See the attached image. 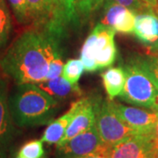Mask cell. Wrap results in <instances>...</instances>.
<instances>
[{
	"label": "cell",
	"mask_w": 158,
	"mask_h": 158,
	"mask_svg": "<svg viewBox=\"0 0 158 158\" xmlns=\"http://www.w3.org/2000/svg\"><path fill=\"white\" fill-rule=\"evenodd\" d=\"M62 39L43 28L24 32L0 58V69L16 85L45 82Z\"/></svg>",
	"instance_id": "obj_1"
},
{
	"label": "cell",
	"mask_w": 158,
	"mask_h": 158,
	"mask_svg": "<svg viewBox=\"0 0 158 158\" xmlns=\"http://www.w3.org/2000/svg\"><path fill=\"white\" fill-rule=\"evenodd\" d=\"M8 105L18 127L48 125L61 109L59 100L36 84L16 85L8 97Z\"/></svg>",
	"instance_id": "obj_2"
},
{
	"label": "cell",
	"mask_w": 158,
	"mask_h": 158,
	"mask_svg": "<svg viewBox=\"0 0 158 158\" xmlns=\"http://www.w3.org/2000/svg\"><path fill=\"white\" fill-rule=\"evenodd\" d=\"M123 69L126 83L119 98L127 104L158 112V85L140 57L130 59Z\"/></svg>",
	"instance_id": "obj_3"
},
{
	"label": "cell",
	"mask_w": 158,
	"mask_h": 158,
	"mask_svg": "<svg viewBox=\"0 0 158 158\" xmlns=\"http://www.w3.org/2000/svg\"><path fill=\"white\" fill-rule=\"evenodd\" d=\"M96 127L103 141L113 147L127 136L138 134L117 115L111 99L97 97Z\"/></svg>",
	"instance_id": "obj_4"
},
{
	"label": "cell",
	"mask_w": 158,
	"mask_h": 158,
	"mask_svg": "<svg viewBox=\"0 0 158 158\" xmlns=\"http://www.w3.org/2000/svg\"><path fill=\"white\" fill-rule=\"evenodd\" d=\"M110 148L101 139L95 125L65 143L56 145V158H76L93 154L109 156Z\"/></svg>",
	"instance_id": "obj_5"
},
{
	"label": "cell",
	"mask_w": 158,
	"mask_h": 158,
	"mask_svg": "<svg viewBox=\"0 0 158 158\" xmlns=\"http://www.w3.org/2000/svg\"><path fill=\"white\" fill-rule=\"evenodd\" d=\"M115 31L102 23L98 24L85 41L81 50V61L87 72L98 70L96 63L97 54L114 41Z\"/></svg>",
	"instance_id": "obj_6"
},
{
	"label": "cell",
	"mask_w": 158,
	"mask_h": 158,
	"mask_svg": "<svg viewBox=\"0 0 158 158\" xmlns=\"http://www.w3.org/2000/svg\"><path fill=\"white\" fill-rule=\"evenodd\" d=\"M112 105L118 117L138 134L154 135L158 118L157 112L127 106L113 100Z\"/></svg>",
	"instance_id": "obj_7"
},
{
	"label": "cell",
	"mask_w": 158,
	"mask_h": 158,
	"mask_svg": "<svg viewBox=\"0 0 158 158\" xmlns=\"http://www.w3.org/2000/svg\"><path fill=\"white\" fill-rule=\"evenodd\" d=\"M155 149L154 135L135 134L118 141L109 151L110 158H143Z\"/></svg>",
	"instance_id": "obj_8"
},
{
	"label": "cell",
	"mask_w": 158,
	"mask_h": 158,
	"mask_svg": "<svg viewBox=\"0 0 158 158\" xmlns=\"http://www.w3.org/2000/svg\"><path fill=\"white\" fill-rule=\"evenodd\" d=\"M52 19L42 28L63 37L66 28L78 21V0H52Z\"/></svg>",
	"instance_id": "obj_9"
},
{
	"label": "cell",
	"mask_w": 158,
	"mask_h": 158,
	"mask_svg": "<svg viewBox=\"0 0 158 158\" xmlns=\"http://www.w3.org/2000/svg\"><path fill=\"white\" fill-rule=\"evenodd\" d=\"M104 17L102 24L110 27L118 33L134 34L136 12L115 3L104 4Z\"/></svg>",
	"instance_id": "obj_10"
},
{
	"label": "cell",
	"mask_w": 158,
	"mask_h": 158,
	"mask_svg": "<svg viewBox=\"0 0 158 158\" xmlns=\"http://www.w3.org/2000/svg\"><path fill=\"white\" fill-rule=\"evenodd\" d=\"M96 98H85V104L75 115L69 125L66 133L61 141L56 145H61L69 141L79 134L91 128L96 123Z\"/></svg>",
	"instance_id": "obj_11"
},
{
	"label": "cell",
	"mask_w": 158,
	"mask_h": 158,
	"mask_svg": "<svg viewBox=\"0 0 158 158\" xmlns=\"http://www.w3.org/2000/svg\"><path fill=\"white\" fill-rule=\"evenodd\" d=\"M15 126L8 105L6 84L0 80V155L3 156L16 136Z\"/></svg>",
	"instance_id": "obj_12"
},
{
	"label": "cell",
	"mask_w": 158,
	"mask_h": 158,
	"mask_svg": "<svg viewBox=\"0 0 158 158\" xmlns=\"http://www.w3.org/2000/svg\"><path fill=\"white\" fill-rule=\"evenodd\" d=\"M134 34L149 50L158 55V16L154 11L150 10L136 15Z\"/></svg>",
	"instance_id": "obj_13"
},
{
	"label": "cell",
	"mask_w": 158,
	"mask_h": 158,
	"mask_svg": "<svg viewBox=\"0 0 158 158\" xmlns=\"http://www.w3.org/2000/svg\"><path fill=\"white\" fill-rule=\"evenodd\" d=\"M85 101V98L73 102L67 113L59 117L57 119H54L48 124L40 140L43 142L48 143V145L58 144L65 135L69 125L70 124L75 115L78 113L79 110L83 106Z\"/></svg>",
	"instance_id": "obj_14"
},
{
	"label": "cell",
	"mask_w": 158,
	"mask_h": 158,
	"mask_svg": "<svg viewBox=\"0 0 158 158\" xmlns=\"http://www.w3.org/2000/svg\"><path fill=\"white\" fill-rule=\"evenodd\" d=\"M36 85H39L42 90L48 92L50 96L61 101L71 97L80 96L82 94V90H80L77 84L71 85L62 76L56 79L45 81Z\"/></svg>",
	"instance_id": "obj_15"
},
{
	"label": "cell",
	"mask_w": 158,
	"mask_h": 158,
	"mask_svg": "<svg viewBox=\"0 0 158 158\" xmlns=\"http://www.w3.org/2000/svg\"><path fill=\"white\" fill-rule=\"evenodd\" d=\"M103 85L108 95V98L113 100L118 97L124 90L126 83V73L121 67L111 68L101 73Z\"/></svg>",
	"instance_id": "obj_16"
},
{
	"label": "cell",
	"mask_w": 158,
	"mask_h": 158,
	"mask_svg": "<svg viewBox=\"0 0 158 158\" xmlns=\"http://www.w3.org/2000/svg\"><path fill=\"white\" fill-rule=\"evenodd\" d=\"M31 22L38 27H43L50 22L53 14L52 0H27Z\"/></svg>",
	"instance_id": "obj_17"
},
{
	"label": "cell",
	"mask_w": 158,
	"mask_h": 158,
	"mask_svg": "<svg viewBox=\"0 0 158 158\" xmlns=\"http://www.w3.org/2000/svg\"><path fill=\"white\" fill-rule=\"evenodd\" d=\"M12 30L10 11L5 0H0V51L6 48Z\"/></svg>",
	"instance_id": "obj_18"
},
{
	"label": "cell",
	"mask_w": 158,
	"mask_h": 158,
	"mask_svg": "<svg viewBox=\"0 0 158 158\" xmlns=\"http://www.w3.org/2000/svg\"><path fill=\"white\" fill-rule=\"evenodd\" d=\"M84 69L85 66L81 59H70L63 66L62 77L71 85H77Z\"/></svg>",
	"instance_id": "obj_19"
},
{
	"label": "cell",
	"mask_w": 158,
	"mask_h": 158,
	"mask_svg": "<svg viewBox=\"0 0 158 158\" xmlns=\"http://www.w3.org/2000/svg\"><path fill=\"white\" fill-rule=\"evenodd\" d=\"M21 158H46V153L41 140H32L24 143L17 151Z\"/></svg>",
	"instance_id": "obj_20"
},
{
	"label": "cell",
	"mask_w": 158,
	"mask_h": 158,
	"mask_svg": "<svg viewBox=\"0 0 158 158\" xmlns=\"http://www.w3.org/2000/svg\"><path fill=\"white\" fill-rule=\"evenodd\" d=\"M117 57V48L115 41L109 43L106 48L100 50L96 56V63L98 69L108 68L113 65Z\"/></svg>",
	"instance_id": "obj_21"
},
{
	"label": "cell",
	"mask_w": 158,
	"mask_h": 158,
	"mask_svg": "<svg viewBox=\"0 0 158 158\" xmlns=\"http://www.w3.org/2000/svg\"><path fill=\"white\" fill-rule=\"evenodd\" d=\"M8 2L18 22L22 25L31 22L27 0H8Z\"/></svg>",
	"instance_id": "obj_22"
},
{
	"label": "cell",
	"mask_w": 158,
	"mask_h": 158,
	"mask_svg": "<svg viewBox=\"0 0 158 158\" xmlns=\"http://www.w3.org/2000/svg\"><path fill=\"white\" fill-rule=\"evenodd\" d=\"M105 0H82L78 5V12L80 16L89 17L104 5Z\"/></svg>",
	"instance_id": "obj_23"
},
{
	"label": "cell",
	"mask_w": 158,
	"mask_h": 158,
	"mask_svg": "<svg viewBox=\"0 0 158 158\" xmlns=\"http://www.w3.org/2000/svg\"><path fill=\"white\" fill-rule=\"evenodd\" d=\"M115 3L120 6H124L127 9H130L132 11H135L136 13L138 11H144L152 10L145 3H143L141 0H105V3ZM153 11V10H152Z\"/></svg>",
	"instance_id": "obj_24"
},
{
	"label": "cell",
	"mask_w": 158,
	"mask_h": 158,
	"mask_svg": "<svg viewBox=\"0 0 158 158\" xmlns=\"http://www.w3.org/2000/svg\"><path fill=\"white\" fill-rule=\"evenodd\" d=\"M63 66H64V63L62 61V56H57L55 57L50 62L49 69H48V73L47 76L46 81L53 80V79H56L61 77Z\"/></svg>",
	"instance_id": "obj_25"
},
{
	"label": "cell",
	"mask_w": 158,
	"mask_h": 158,
	"mask_svg": "<svg viewBox=\"0 0 158 158\" xmlns=\"http://www.w3.org/2000/svg\"><path fill=\"white\" fill-rule=\"evenodd\" d=\"M141 62L152 74L154 78L158 85V56L140 57Z\"/></svg>",
	"instance_id": "obj_26"
},
{
	"label": "cell",
	"mask_w": 158,
	"mask_h": 158,
	"mask_svg": "<svg viewBox=\"0 0 158 158\" xmlns=\"http://www.w3.org/2000/svg\"><path fill=\"white\" fill-rule=\"evenodd\" d=\"M143 3H145L147 6H148L152 10L157 9L158 10V0H141Z\"/></svg>",
	"instance_id": "obj_27"
},
{
	"label": "cell",
	"mask_w": 158,
	"mask_h": 158,
	"mask_svg": "<svg viewBox=\"0 0 158 158\" xmlns=\"http://www.w3.org/2000/svg\"><path fill=\"white\" fill-rule=\"evenodd\" d=\"M154 138H155V149H158V118H157V121H156V127H155Z\"/></svg>",
	"instance_id": "obj_28"
},
{
	"label": "cell",
	"mask_w": 158,
	"mask_h": 158,
	"mask_svg": "<svg viewBox=\"0 0 158 158\" xmlns=\"http://www.w3.org/2000/svg\"><path fill=\"white\" fill-rule=\"evenodd\" d=\"M76 158H110L108 156L106 155H101V154H93V155H88L85 156H81V157H76Z\"/></svg>",
	"instance_id": "obj_29"
},
{
	"label": "cell",
	"mask_w": 158,
	"mask_h": 158,
	"mask_svg": "<svg viewBox=\"0 0 158 158\" xmlns=\"http://www.w3.org/2000/svg\"><path fill=\"white\" fill-rule=\"evenodd\" d=\"M155 150V149H154ZM154 150L152 152H150L149 154H148L147 156H145L143 158H154Z\"/></svg>",
	"instance_id": "obj_30"
},
{
	"label": "cell",
	"mask_w": 158,
	"mask_h": 158,
	"mask_svg": "<svg viewBox=\"0 0 158 158\" xmlns=\"http://www.w3.org/2000/svg\"><path fill=\"white\" fill-rule=\"evenodd\" d=\"M10 158H21V157H19V156H18L17 152H14L11 154V156H10Z\"/></svg>",
	"instance_id": "obj_31"
},
{
	"label": "cell",
	"mask_w": 158,
	"mask_h": 158,
	"mask_svg": "<svg viewBox=\"0 0 158 158\" xmlns=\"http://www.w3.org/2000/svg\"><path fill=\"white\" fill-rule=\"evenodd\" d=\"M154 158H158V150H154Z\"/></svg>",
	"instance_id": "obj_32"
},
{
	"label": "cell",
	"mask_w": 158,
	"mask_h": 158,
	"mask_svg": "<svg viewBox=\"0 0 158 158\" xmlns=\"http://www.w3.org/2000/svg\"><path fill=\"white\" fill-rule=\"evenodd\" d=\"M4 157H5V156H3L2 155H0V158H4Z\"/></svg>",
	"instance_id": "obj_33"
},
{
	"label": "cell",
	"mask_w": 158,
	"mask_h": 158,
	"mask_svg": "<svg viewBox=\"0 0 158 158\" xmlns=\"http://www.w3.org/2000/svg\"><path fill=\"white\" fill-rule=\"evenodd\" d=\"M81 1H82V0H78V5H79V3H80Z\"/></svg>",
	"instance_id": "obj_34"
},
{
	"label": "cell",
	"mask_w": 158,
	"mask_h": 158,
	"mask_svg": "<svg viewBox=\"0 0 158 158\" xmlns=\"http://www.w3.org/2000/svg\"><path fill=\"white\" fill-rule=\"evenodd\" d=\"M156 150H158V149H156Z\"/></svg>",
	"instance_id": "obj_35"
}]
</instances>
